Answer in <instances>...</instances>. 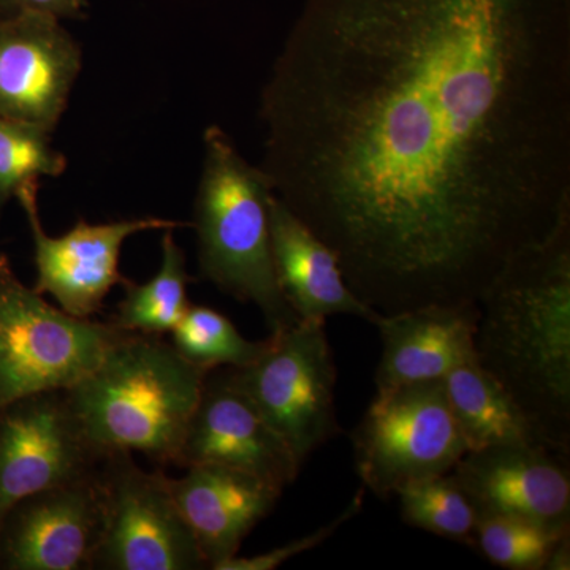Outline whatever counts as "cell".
I'll return each instance as SVG.
<instances>
[{
  "label": "cell",
  "mask_w": 570,
  "mask_h": 570,
  "mask_svg": "<svg viewBox=\"0 0 570 570\" xmlns=\"http://www.w3.org/2000/svg\"><path fill=\"white\" fill-rule=\"evenodd\" d=\"M262 170L379 314L479 303L570 209V0H305Z\"/></svg>",
  "instance_id": "obj_1"
},
{
  "label": "cell",
  "mask_w": 570,
  "mask_h": 570,
  "mask_svg": "<svg viewBox=\"0 0 570 570\" xmlns=\"http://www.w3.org/2000/svg\"><path fill=\"white\" fill-rule=\"evenodd\" d=\"M479 306L478 362L539 442L570 453V209L505 262Z\"/></svg>",
  "instance_id": "obj_2"
},
{
  "label": "cell",
  "mask_w": 570,
  "mask_h": 570,
  "mask_svg": "<svg viewBox=\"0 0 570 570\" xmlns=\"http://www.w3.org/2000/svg\"><path fill=\"white\" fill-rule=\"evenodd\" d=\"M209 373L160 336L126 333L100 365L63 395L97 452H138L170 466Z\"/></svg>",
  "instance_id": "obj_3"
},
{
  "label": "cell",
  "mask_w": 570,
  "mask_h": 570,
  "mask_svg": "<svg viewBox=\"0 0 570 570\" xmlns=\"http://www.w3.org/2000/svg\"><path fill=\"white\" fill-rule=\"evenodd\" d=\"M205 159L194 206L198 262L205 279L264 314L269 332L299 321L285 302L269 234L273 190L262 167L239 154L220 127L205 130Z\"/></svg>",
  "instance_id": "obj_4"
},
{
  "label": "cell",
  "mask_w": 570,
  "mask_h": 570,
  "mask_svg": "<svg viewBox=\"0 0 570 570\" xmlns=\"http://www.w3.org/2000/svg\"><path fill=\"white\" fill-rule=\"evenodd\" d=\"M126 333L111 322L70 316L50 305L0 255V409L73 387Z\"/></svg>",
  "instance_id": "obj_5"
},
{
  "label": "cell",
  "mask_w": 570,
  "mask_h": 570,
  "mask_svg": "<svg viewBox=\"0 0 570 570\" xmlns=\"http://www.w3.org/2000/svg\"><path fill=\"white\" fill-rule=\"evenodd\" d=\"M224 374L284 439L299 468L341 433L337 374L325 322L298 321L272 333L268 347L254 363L228 367Z\"/></svg>",
  "instance_id": "obj_6"
},
{
  "label": "cell",
  "mask_w": 570,
  "mask_h": 570,
  "mask_svg": "<svg viewBox=\"0 0 570 570\" xmlns=\"http://www.w3.org/2000/svg\"><path fill=\"white\" fill-rule=\"evenodd\" d=\"M355 468L377 498L448 474L468 453L442 381L377 390L354 433Z\"/></svg>",
  "instance_id": "obj_7"
},
{
  "label": "cell",
  "mask_w": 570,
  "mask_h": 570,
  "mask_svg": "<svg viewBox=\"0 0 570 570\" xmlns=\"http://www.w3.org/2000/svg\"><path fill=\"white\" fill-rule=\"evenodd\" d=\"M164 471H145L132 453L104 456L99 466L102 527L91 569H206L193 531Z\"/></svg>",
  "instance_id": "obj_8"
},
{
  "label": "cell",
  "mask_w": 570,
  "mask_h": 570,
  "mask_svg": "<svg viewBox=\"0 0 570 570\" xmlns=\"http://www.w3.org/2000/svg\"><path fill=\"white\" fill-rule=\"evenodd\" d=\"M37 193L39 181H32L17 195L36 247L33 288L41 295H51L62 311L75 317L92 318L99 314L111 288L126 283L119 272V257L127 238L141 232L175 230L190 225L160 217L107 224H88L80 219L67 234L52 238L41 225Z\"/></svg>",
  "instance_id": "obj_9"
},
{
  "label": "cell",
  "mask_w": 570,
  "mask_h": 570,
  "mask_svg": "<svg viewBox=\"0 0 570 570\" xmlns=\"http://www.w3.org/2000/svg\"><path fill=\"white\" fill-rule=\"evenodd\" d=\"M104 456L82 434L63 390L0 409V524L22 499L94 474Z\"/></svg>",
  "instance_id": "obj_10"
},
{
  "label": "cell",
  "mask_w": 570,
  "mask_h": 570,
  "mask_svg": "<svg viewBox=\"0 0 570 570\" xmlns=\"http://www.w3.org/2000/svg\"><path fill=\"white\" fill-rule=\"evenodd\" d=\"M80 71V47L58 18H0V118L51 134Z\"/></svg>",
  "instance_id": "obj_11"
},
{
  "label": "cell",
  "mask_w": 570,
  "mask_h": 570,
  "mask_svg": "<svg viewBox=\"0 0 570 570\" xmlns=\"http://www.w3.org/2000/svg\"><path fill=\"white\" fill-rule=\"evenodd\" d=\"M102 527L99 469L22 499L0 524V570L91 569Z\"/></svg>",
  "instance_id": "obj_12"
},
{
  "label": "cell",
  "mask_w": 570,
  "mask_h": 570,
  "mask_svg": "<svg viewBox=\"0 0 570 570\" xmlns=\"http://www.w3.org/2000/svg\"><path fill=\"white\" fill-rule=\"evenodd\" d=\"M570 453L540 442L468 452L452 469L479 515L570 527Z\"/></svg>",
  "instance_id": "obj_13"
},
{
  "label": "cell",
  "mask_w": 570,
  "mask_h": 570,
  "mask_svg": "<svg viewBox=\"0 0 570 570\" xmlns=\"http://www.w3.org/2000/svg\"><path fill=\"white\" fill-rule=\"evenodd\" d=\"M216 371L206 377L176 456V466L217 464L249 472L287 489L302 469L291 449L253 401L227 381L224 371Z\"/></svg>",
  "instance_id": "obj_14"
},
{
  "label": "cell",
  "mask_w": 570,
  "mask_h": 570,
  "mask_svg": "<svg viewBox=\"0 0 570 570\" xmlns=\"http://www.w3.org/2000/svg\"><path fill=\"white\" fill-rule=\"evenodd\" d=\"M168 489L197 540L206 569L236 557L250 531L266 519L284 489L238 469L197 464Z\"/></svg>",
  "instance_id": "obj_15"
},
{
  "label": "cell",
  "mask_w": 570,
  "mask_h": 570,
  "mask_svg": "<svg viewBox=\"0 0 570 570\" xmlns=\"http://www.w3.org/2000/svg\"><path fill=\"white\" fill-rule=\"evenodd\" d=\"M479 303L426 305L377 321L382 356L377 390L417 382L442 381L475 354Z\"/></svg>",
  "instance_id": "obj_16"
},
{
  "label": "cell",
  "mask_w": 570,
  "mask_h": 570,
  "mask_svg": "<svg viewBox=\"0 0 570 570\" xmlns=\"http://www.w3.org/2000/svg\"><path fill=\"white\" fill-rule=\"evenodd\" d=\"M269 234L277 284L299 321L352 316L377 324L382 314L348 287L335 250L276 194L269 202Z\"/></svg>",
  "instance_id": "obj_17"
},
{
  "label": "cell",
  "mask_w": 570,
  "mask_h": 570,
  "mask_svg": "<svg viewBox=\"0 0 570 570\" xmlns=\"http://www.w3.org/2000/svg\"><path fill=\"white\" fill-rule=\"evenodd\" d=\"M442 384L468 452L539 442L519 404L478 358L450 371Z\"/></svg>",
  "instance_id": "obj_18"
},
{
  "label": "cell",
  "mask_w": 570,
  "mask_h": 570,
  "mask_svg": "<svg viewBox=\"0 0 570 570\" xmlns=\"http://www.w3.org/2000/svg\"><path fill=\"white\" fill-rule=\"evenodd\" d=\"M189 283L186 255L176 243L174 228H168L164 230L159 272L145 284L129 279L124 283L126 296L119 303L111 324L138 335L163 336L171 333L190 306L187 299Z\"/></svg>",
  "instance_id": "obj_19"
},
{
  "label": "cell",
  "mask_w": 570,
  "mask_h": 570,
  "mask_svg": "<svg viewBox=\"0 0 570 570\" xmlns=\"http://www.w3.org/2000/svg\"><path fill=\"white\" fill-rule=\"evenodd\" d=\"M395 498L401 520L409 527L474 549L480 515L452 471L415 480Z\"/></svg>",
  "instance_id": "obj_20"
},
{
  "label": "cell",
  "mask_w": 570,
  "mask_h": 570,
  "mask_svg": "<svg viewBox=\"0 0 570 570\" xmlns=\"http://www.w3.org/2000/svg\"><path fill=\"white\" fill-rule=\"evenodd\" d=\"M171 340L187 362L206 371L250 365L269 344V337L265 341L246 340L223 313L197 305L187 307L181 321L171 330Z\"/></svg>",
  "instance_id": "obj_21"
},
{
  "label": "cell",
  "mask_w": 570,
  "mask_h": 570,
  "mask_svg": "<svg viewBox=\"0 0 570 570\" xmlns=\"http://www.w3.org/2000/svg\"><path fill=\"white\" fill-rule=\"evenodd\" d=\"M570 527H553L515 517L483 515L474 549L494 566L509 570H543L554 543Z\"/></svg>",
  "instance_id": "obj_22"
},
{
  "label": "cell",
  "mask_w": 570,
  "mask_h": 570,
  "mask_svg": "<svg viewBox=\"0 0 570 570\" xmlns=\"http://www.w3.org/2000/svg\"><path fill=\"white\" fill-rule=\"evenodd\" d=\"M66 168V157L52 148L50 134L0 118V212L26 184L62 175Z\"/></svg>",
  "instance_id": "obj_23"
},
{
  "label": "cell",
  "mask_w": 570,
  "mask_h": 570,
  "mask_svg": "<svg viewBox=\"0 0 570 570\" xmlns=\"http://www.w3.org/2000/svg\"><path fill=\"white\" fill-rule=\"evenodd\" d=\"M363 497H365V490H360L355 498L352 499L351 504L335 520L311 532V534L292 540V542L277 547V549L265 551V553L255 554V557H239V554H236L230 560L217 566L216 570H276L285 564V562L291 561L292 558L317 549V547H321L322 543L332 538L333 534H336L341 527H344V524L362 512Z\"/></svg>",
  "instance_id": "obj_24"
},
{
  "label": "cell",
  "mask_w": 570,
  "mask_h": 570,
  "mask_svg": "<svg viewBox=\"0 0 570 570\" xmlns=\"http://www.w3.org/2000/svg\"><path fill=\"white\" fill-rule=\"evenodd\" d=\"M86 0H0V18L24 13L50 14L58 18H81Z\"/></svg>",
  "instance_id": "obj_25"
},
{
  "label": "cell",
  "mask_w": 570,
  "mask_h": 570,
  "mask_svg": "<svg viewBox=\"0 0 570 570\" xmlns=\"http://www.w3.org/2000/svg\"><path fill=\"white\" fill-rule=\"evenodd\" d=\"M570 569V531L551 549L549 557H547L543 570H569Z\"/></svg>",
  "instance_id": "obj_26"
}]
</instances>
